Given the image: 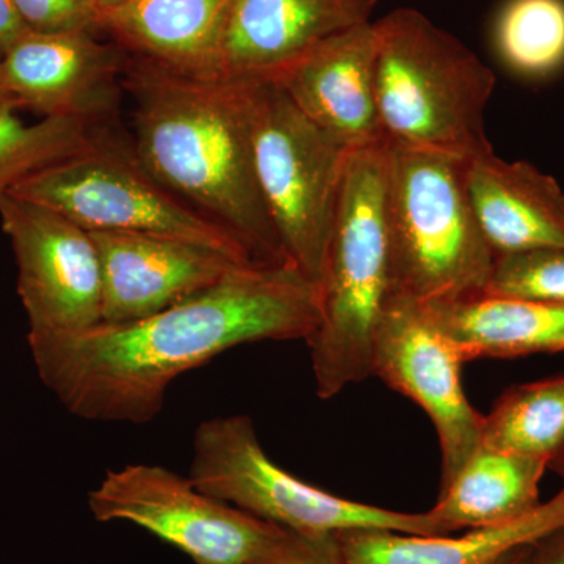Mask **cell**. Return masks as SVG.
Returning a JSON list of instances; mask_svg holds the SVG:
<instances>
[{
    "instance_id": "4dcf8cb0",
    "label": "cell",
    "mask_w": 564,
    "mask_h": 564,
    "mask_svg": "<svg viewBox=\"0 0 564 564\" xmlns=\"http://www.w3.org/2000/svg\"><path fill=\"white\" fill-rule=\"evenodd\" d=\"M547 469L554 470L564 480V447L549 462Z\"/></svg>"
},
{
    "instance_id": "484cf974",
    "label": "cell",
    "mask_w": 564,
    "mask_h": 564,
    "mask_svg": "<svg viewBox=\"0 0 564 564\" xmlns=\"http://www.w3.org/2000/svg\"><path fill=\"white\" fill-rule=\"evenodd\" d=\"M270 564H348L334 534L304 536L293 533L278 558Z\"/></svg>"
},
{
    "instance_id": "ba28073f",
    "label": "cell",
    "mask_w": 564,
    "mask_h": 564,
    "mask_svg": "<svg viewBox=\"0 0 564 564\" xmlns=\"http://www.w3.org/2000/svg\"><path fill=\"white\" fill-rule=\"evenodd\" d=\"M101 131L91 148L18 184L10 195L65 215L90 232H133L202 245L239 263L250 256L220 226L141 169L131 143Z\"/></svg>"
},
{
    "instance_id": "d4e9b609",
    "label": "cell",
    "mask_w": 564,
    "mask_h": 564,
    "mask_svg": "<svg viewBox=\"0 0 564 564\" xmlns=\"http://www.w3.org/2000/svg\"><path fill=\"white\" fill-rule=\"evenodd\" d=\"M31 31L74 32L96 28L85 0H13Z\"/></svg>"
},
{
    "instance_id": "7a4b0ae2",
    "label": "cell",
    "mask_w": 564,
    "mask_h": 564,
    "mask_svg": "<svg viewBox=\"0 0 564 564\" xmlns=\"http://www.w3.org/2000/svg\"><path fill=\"white\" fill-rule=\"evenodd\" d=\"M124 74L141 169L220 226L252 263H288L256 176L242 80L184 76L141 58Z\"/></svg>"
},
{
    "instance_id": "ac0fdd59",
    "label": "cell",
    "mask_w": 564,
    "mask_h": 564,
    "mask_svg": "<svg viewBox=\"0 0 564 564\" xmlns=\"http://www.w3.org/2000/svg\"><path fill=\"white\" fill-rule=\"evenodd\" d=\"M425 307L464 364L564 351V304L478 293Z\"/></svg>"
},
{
    "instance_id": "f1b7e54d",
    "label": "cell",
    "mask_w": 564,
    "mask_h": 564,
    "mask_svg": "<svg viewBox=\"0 0 564 564\" xmlns=\"http://www.w3.org/2000/svg\"><path fill=\"white\" fill-rule=\"evenodd\" d=\"M131 0H85L88 10H90L95 25L98 28V22L107 14L113 13L115 10L121 9L126 3Z\"/></svg>"
},
{
    "instance_id": "e0dca14e",
    "label": "cell",
    "mask_w": 564,
    "mask_h": 564,
    "mask_svg": "<svg viewBox=\"0 0 564 564\" xmlns=\"http://www.w3.org/2000/svg\"><path fill=\"white\" fill-rule=\"evenodd\" d=\"M564 529V488L532 513L464 536H419L389 530L334 534L348 564H502L545 534Z\"/></svg>"
},
{
    "instance_id": "4fadbf2b",
    "label": "cell",
    "mask_w": 564,
    "mask_h": 564,
    "mask_svg": "<svg viewBox=\"0 0 564 564\" xmlns=\"http://www.w3.org/2000/svg\"><path fill=\"white\" fill-rule=\"evenodd\" d=\"M378 0H229L214 79L273 77L322 43L370 22Z\"/></svg>"
},
{
    "instance_id": "8992f818",
    "label": "cell",
    "mask_w": 564,
    "mask_h": 564,
    "mask_svg": "<svg viewBox=\"0 0 564 564\" xmlns=\"http://www.w3.org/2000/svg\"><path fill=\"white\" fill-rule=\"evenodd\" d=\"M256 176L282 251L321 281L347 158L278 82L243 77Z\"/></svg>"
},
{
    "instance_id": "83f0119b",
    "label": "cell",
    "mask_w": 564,
    "mask_h": 564,
    "mask_svg": "<svg viewBox=\"0 0 564 564\" xmlns=\"http://www.w3.org/2000/svg\"><path fill=\"white\" fill-rule=\"evenodd\" d=\"M529 564H564V529L536 541L532 545Z\"/></svg>"
},
{
    "instance_id": "30bf717a",
    "label": "cell",
    "mask_w": 564,
    "mask_h": 564,
    "mask_svg": "<svg viewBox=\"0 0 564 564\" xmlns=\"http://www.w3.org/2000/svg\"><path fill=\"white\" fill-rule=\"evenodd\" d=\"M0 221L17 259L29 340L99 325L101 262L91 232L58 212L10 193L0 196Z\"/></svg>"
},
{
    "instance_id": "4316f807",
    "label": "cell",
    "mask_w": 564,
    "mask_h": 564,
    "mask_svg": "<svg viewBox=\"0 0 564 564\" xmlns=\"http://www.w3.org/2000/svg\"><path fill=\"white\" fill-rule=\"evenodd\" d=\"M28 31L31 29L22 21L13 0H0V57Z\"/></svg>"
},
{
    "instance_id": "3957f363",
    "label": "cell",
    "mask_w": 564,
    "mask_h": 564,
    "mask_svg": "<svg viewBox=\"0 0 564 564\" xmlns=\"http://www.w3.org/2000/svg\"><path fill=\"white\" fill-rule=\"evenodd\" d=\"M318 295L321 322L306 344L315 392L329 400L372 377L375 332L393 295L386 141L348 154Z\"/></svg>"
},
{
    "instance_id": "7c38bea8",
    "label": "cell",
    "mask_w": 564,
    "mask_h": 564,
    "mask_svg": "<svg viewBox=\"0 0 564 564\" xmlns=\"http://www.w3.org/2000/svg\"><path fill=\"white\" fill-rule=\"evenodd\" d=\"M124 68L90 31H28L0 57V90L10 109L99 124L117 109Z\"/></svg>"
},
{
    "instance_id": "8fae6325",
    "label": "cell",
    "mask_w": 564,
    "mask_h": 564,
    "mask_svg": "<svg viewBox=\"0 0 564 564\" xmlns=\"http://www.w3.org/2000/svg\"><path fill=\"white\" fill-rule=\"evenodd\" d=\"M464 361L425 304L393 293L373 337L372 377L413 400L432 419L441 447V488L481 445L484 415L467 400Z\"/></svg>"
},
{
    "instance_id": "7402d4cb",
    "label": "cell",
    "mask_w": 564,
    "mask_h": 564,
    "mask_svg": "<svg viewBox=\"0 0 564 564\" xmlns=\"http://www.w3.org/2000/svg\"><path fill=\"white\" fill-rule=\"evenodd\" d=\"M99 133V124L79 118L46 117L29 124L10 107H0V196L32 174L87 151Z\"/></svg>"
},
{
    "instance_id": "9a60e30c",
    "label": "cell",
    "mask_w": 564,
    "mask_h": 564,
    "mask_svg": "<svg viewBox=\"0 0 564 564\" xmlns=\"http://www.w3.org/2000/svg\"><path fill=\"white\" fill-rule=\"evenodd\" d=\"M375 22L333 36L273 79L345 151L386 141L377 106Z\"/></svg>"
},
{
    "instance_id": "cb8c5ba5",
    "label": "cell",
    "mask_w": 564,
    "mask_h": 564,
    "mask_svg": "<svg viewBox=\"0 0 564 564\" xmlns=\"http://www.w3.org/2000/svg\"><path fill=\"white\" fill-rule=\"evenodd\" d=\"M484 293L564 304V247L499 256Z\"/></svg>"
},
{
    "instance_id": "5bb4252c",
    "label": "cell",
    "mask_w": 564,
    "mask_h": 564,
    "mask_svg": "<svg viewBox=\"0 0 564 564\" xmlns=\"http://www.w3.org/2000/svg\"><path fill=\"white\" fill-rule=\"evenodd\" d=\"M102 278V318L120 325L191 299L245 265L209 248L133 232H91Z\"/></svg>"
},
{
    "instance_id": "9c48e42d",
    "label": "cell",
    "mask_w": 564,
    "mask_h": 564,
    "mask_svg": "<svg viewBox=\"0 0 564 564\" xmlns=\"http://www.w3.org/2000/svg\"><path fill=\"white\" fill-rule=\"evenodd\" d=\"M88 508L96 521L131 522L196 564H270L292 534L155 464L109 470L88 492Z\"/></svg>"
},
{
    "instance_id": "52a82bcc",
    "label": "cell",
    "mask_w": 564,
    "mask_h": 564,
    "mask_svg": "<svg viewBox=\"0 0 564 564\" xmlns=\"http://www.w3.org/2000/svg\"><path fill=\"white\" fill-rule=\"evenodd\" d=\"M188 478L215 499L304 536L389 530L419 536L451 533L430 511L400 513L343 499L300 480L267 455L248 415L199 423Z\"/></svg>"
},
{
    "instance_id": "1f68e13d",
    "label": "cell",
    "mask_w": 564,
    "mask_h": 564,
    "mask_svg": "<svg viewBox=\"0 0 564 564\" xmlns=\"http://www.w3.org/2000/svg\"><path fill=\"white\" fill-rule=\"evenodd\" d=\"M0 107H7L6 99H3L2 90H0Z\"/></svg>"
},
{
    "instance_id": "ffe728a7",
    "label": "cell",
    "mask_w": 564,
    "mask_h": 564,
    "mask_svg": "<svg viewBox=\"0 0 564 564\" xmlns=\"http://www.w3.org/2000/svg\"><path fill=\"white\" fill-rule=\"evenodd\" d=\"M547 462L480 447L441 488L430 513L448 530L507 524L540 507Z\"/></svg>"
},
{
    "instance_id": "d6986e66",
    "label": "cell",
    "mask_w": 564,
    "mask_h": 564,
    "mask_svg": "<svg viewBox=\"0 0 564 564\" xmlns=\"http://www.w3.org/2000/svg\"><path fill=\"white\" fill-rule=\"evenodd\" d=\"M229 0H131L98 28L113 33L141 61L184 76L214 79V52Z\"/></svg>"
},
{
    "instance_id": "603a6c76",
    "label": "cell",
    "mask_w": 564,
    "mask_h": 564,
    "mask_svg": "<svg viewBox=\"0 0 564 564\" xmlns=\"http://www.w3.org/2000/svg\"><path fill=\"white\" fill-rule=\"evenodd\" d=\"M497 54L525 79H544L564 66V0H508L494 29Z\"/></svg>"
},
{
    "instance_id": "5b68a950",
    "label": "cell",
    "mask_w": 564,
    "mask_h": 564,
    "mask_svg": "<svg viewBox=\"0 0 564 564\" xmlns=\"http://www.w3.org/2000/svg\"><path fill=\"white\" fill-rule=\"evenodd\" d=\"M464 163L386 140L393 293L430 304L485 292L496 254L470 206Z\"/></svg>"
},
{
    "instance_id": "2e32d148",
    "label": "cell",
    "mask_w": 564,
    "mask_h": 564,
    "mask_svg": "<svg viewBox=\"0 0 564 564\" xmlns=\"http://www.w3.org/2000/svg\"><path fill=\"white\" fill-rule=\"evenodd\" d=\"M470 206L496 258L564 247V192L555 177L496 154L464 163Z\"/></svg>"
},
{
    "instance_id": "f546056e",
    "label": "cell",
    "mask_w": 564,
    "mask_h": 564,
    "mask_svg": "<svg viewBox=\"0 0 564 564\" xmlns=\"http://www.w3.org/2000/svg\"><path fill=\"white\" fill-rule=\"evenodd\" d=\"M532 545H525V547L519 549L514 554L508 556L502 564H529L530 554H532Z\"/></svg>"
},
{
    "instance_id": "44dd1931",
    "label": "cell",
    "mask_w": 564,
    "mask_h": 564,
    "mask_svg": "<svg viewBox=\"0 0 564 564\" xmlns=\"http://www.w3.org/2000/svg\"><path fill=\"white\" fill-rule=\"evenodd\" d=\"M481 445L551 462L564 447V375L508 389L484 415Z\"/></svg>"
},
{
    "instance_id": "277c9868",
    "label": "cell",
    "mask_w": 564,
    "mask_h": 564,
    "mask_svg": "<svg viewBox=\"0 0 564 564\" xmlns=\"http://www.w3.org/2000/svg\"><path fill=\"white\" fill-rule=\"evenodd\" d=\"M377 106L389 143L469 162L492 152L485 110L492 69L463 41L414 9L375 21Z\"/></svg>"
},
{
    "instance_id": "6da1fadb",
    "label": "cell",
    "mask_w": 564,
    "mask_h": 564,
    "mask_svg": "<svg viewBox=\"0 0 564 564\" xmlns=\"http://www.w3.org/2000/svg\"><path fill=\"white\" fill-rule=\"evenodd\" d=\"M318 322L317 284L293 263H245L150 317L29 347L41 381L70 414L141 425L158 417L182 373L239 345L307 340Z\"/></svg>"
}]
</instances>
